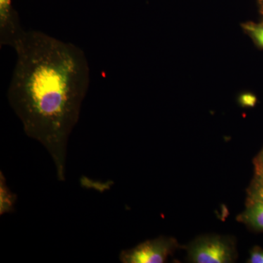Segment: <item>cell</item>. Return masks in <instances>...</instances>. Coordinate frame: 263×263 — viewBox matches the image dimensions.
I'll use <instances>...</instances> for the list:
<instances>
[{"mask_svg":"<svg viewBox=\"0 0 263 263\" xmlns=\"http://www.w3.org/2000/svg\"><path fill=\"white\" fill-rule=\"evenodd\" d=\"M13 48L8 102L26 135L48 151L57 179L65 181L67 143L89 87L87 58L73 43L37 30L26 31Z\"/></svg>","mask_w":263,"mask_h":263,"instance_id":"1","label":"cell"},{"mask_svg":"<svg viewBox=\"0 0 263 263\" xmlns=\"http://www.w3.org/2000/svg\"><path fill=\"white\" fill-rule=\"evenodd\" d=\"M187 250L189 259L195 263H231L237 257L233 240L220 235L199 237L190 243Z\"/></svg>","mask_w":263,"mask_h":263,"instance_id":"2","label":"cell"},{"mask_svg":"<svg viewBox=\"0 0 263 263\" xmlns=\"http://www.w3.org/2000/svg\"><path fill=\"white\" fill-rule=\"evenodd\" d=\"M178 247L175 238L161 236L143 242L134 248L123 250L119 259L123 263H162Z\"/></svg>","mask_w":263,"mask_h":263,"instance_id":"3","label":"cell"},{"mask_svg":"<svg viewBox=\"0 0 263 263\" xmlns=\"http://www.w3.org/2000/svg\"><path fill=\"white\" fill-rule=\"evenodd\" d=\"M12 2L13 0H0V43L1 46L13 48L26 31Z\"/></svg>","mask_w":263,"mask_h":263,"instance_id":"4","label":"cell"},{"mask_svg":"<svg viewBox=\"0 0 263 263\" xmlns=\"http://www.w3.org/2000/svg\"><path fill=\"white\" fill-rule=\"evenodd\" d=\"M238 220L254 231L263 232V205L247 204V209L238 216Z\"/></svg>","mask_w":263,"mask_h":263,"instance_id":"5","label":"cell"},{"mask_svg":"<svg viewBox=\"0 0 263 263\" xmlns=\"http://www.w3.org/2000/svg\"><path fill=\"white\" fill-rule=\"evenodd\" d=\"M251 203L263 205V176L254 175L247 189V204Z\"/></svg>","mask_w":263,"mask_h":263,"instance_id":"6","label":"cell"},{"mask_svg":"<svg viewBox=\"0 0 263 263\" xmlns=\"http://www.w3.org/2000/svg\"><path fill=\"white\" fill-rule=\"evenodd\" d=\"M242 27L249 37L252 38L254 44L263 49V22L259 23L247 22L242 24Z\"/></svg>","mask_w":263,"mask_h":263,"instance_id":"7","label":"cell"},{"mask_svg":"<svg viewBox=\"0 0 263 263\" xmlns=\"http://www.w3.org/2000/svg\"><path fill=\"white\" fill-rule=\"evenodd\" d=\"M239 103L242 107L245 108H253L257 104V97L250 92L243 93L239 97L238 99Z\"/></svg>","mask_w":263,"mask_h":263,"instance_id":"8","label":"cell"},{"mask_svg":"<svg viewBox=\"0 0 263 263\" xmlns=\"http://www.w3.org/2000/svg\"><path fill=\"white\" fill-rule=\"evenodd\" d=\"M250 263H263V249L258 247H254L251 250L250 257L247 261Z\"/></svg>","mask_w":263,"mask_h":263,"instance_id":"9","label":"cell"},{"mask_svg":"<svg viewBox=\"0 0 263 263\" xmlns=\"http://www.w3.org/2000/svg\"><path fill=\"white\" fill-rule=\"evenodd\" d=\"M254 175L263 176V147L253 161Z\"/></svg>","mask_w":263,"mask_h":263,"instance_id":"10","label":"cell"},{"mask_svg":"<svg viewBox=\"0 0 263 263\" xmlns=\"http://www.w3.org/2000/svg\"><path fill=\"white\" fill-rule=\"evenodd\" d=\"M259 8H260L261 14L263 15V1L259 3Z\"/></svg>","mask_w":263,"mask_h":263,"instance_id":"11","label":"cell"},{"mask_svg":"<svg viewBox=\"0 0 263 263\" xmlns=\"http://www.w3.org/2000/svg\"><path fill=\"white\" fill-rule=\"evenodd\" d=\"M258 1V3H261V2H262L263 0H257Z\"/></svg>","mask_w":263,"mask_h":263,"instance_id":"12","label":"cell"}]
</instances>
